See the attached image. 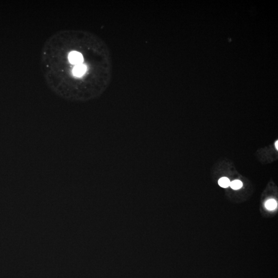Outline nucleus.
<instances>
[{"label": "nucleus", "mask_w": 278, "mask_h": 278, "mask_svg": "<svg viewBox=\"0 0 278 278\" xmlns=\"http://www.w3.org/2000/svg\"><path fill=\"white\" fill-rule=\"evenodd\" d=\"M230 186L232 189L235 190H239L243 186V183L242 181L239 180H235L230 182Z\"/></svg>", "instance_id": "5"}, {"label": "nucleus", "mask_w": 278, "mask_h": 278, "mask_svg": "<svg viewBox=\"0 0 278 278\" xmlns=\"http://www.w3.org/2000/svg\"><path fill=\"white\" fill-rule=\"evenodd\" d=\"M218 184L222 188H227L230 186V181L227 177H222L218 180Z\"/></svg>", "instance_id": "4"}, {"label": "nucleus", "mask_w": 278, "mask_h": 278, "mask_svg": "<svg viewBox=\"0 0 278 278\" xmlns=\"http://www.w3.org/2000/svg\"><path fill=\"white\" fill-rule=\"evenodd\" d=\"M278 141H276V148L277 149V150H278Z\"/></svg>", "instance_id": "6"}, {"label": "nucleus", "mask_w": 278, "mask_h": 278, "mask_svg": "<svg viewBox=\"0 0 278 278\" xmlns=\"http://www.w3.org/2000/svg\"><path fill=\"white\" fill-rule=\"evenodd\" d=\"M68 58L70 63L76 65L81 64L84 60L81 54L76 51L72 52L70 53Z\"/></svg>", "instance_id": "1"}, {"label": "nucleus", "mask_w": 278, "mask_h": 278, "mask_svg": "<svg viewBox=\"0 0 278 278\" xmlns=\"http://www.w3.org/2000/svg\"><path fill=\"white\" fill-rule=\"evenodd\" d=\"M87 67L85 64H77L73 69V74L76 77H81L85 73Z\"/></svg>", "instance_id": "2"}, {"label": "nucleus", "mask_w": 278, "mask_h": 278, "mask_svg": "<svg viewBox=\"0 0 278 278\" xmlns=\"http://www.w3.org/2000/svg\"><path fill=\"white\" fill-rule=\"evenodd\" d=\"M277 207V203L275 199H269L265 203V207L269 210H273Z\"/></svg>", "instance_id": "3"}]
</instances>
